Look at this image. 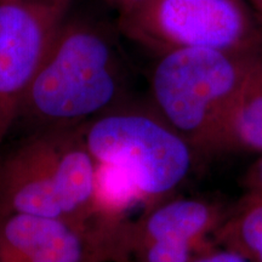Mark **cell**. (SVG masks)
Listing matches in <instances>:
<instances>
[{
    "mask_svg": "<svg viewBox=\"0 0 262 262\" xmlns=\"http://www.w3.org/2000/svg\"><path fill=\"white\" fill-rule=\"evenodd\" d=\"M125 64L106 33L63 24L29 85L18 122L32 131L75 127L125 103Z\"/></svg>",
    "mask_w": 262,
    "mask_h": 262,
    "instance_id": "cell-1",
    "label": "cell"
},
{
    "mask_svg": "<svg viewBox=\"0 0 262 262\" xmlns=\"http://www.w3.org/2000/svg\"><path fill=\"white\" fill-rule=\"evenodd\" d=\"M96 169L79 126L32 131L0 157V212L90 220Z\"/></svg>",
    "mask_w": 262,
    "mask_h": 262,
    "instance_id": "cell-2",
    "label": "cell"
},
{
    "mask_svg": "<svg viewBox=\"0 0 262 262\" xmlns=\"http://www.w3.org/2000/svg\"><path fill=\"white\" fill-rule=\"evenodd\" d=\"M79 130L94 159L125 178L143 209L176 194L201 156L152 106L125 102Z\"/></svg>",
    "mask_w": 262,
    "mask_h": 262,
    "instance_id": "cell-3",
    "label": "cell"
},
{
    "mask_svg": "<svg viewBox=\"0 0 262 262\" xmlns=\"http://www.w3.org/2000/svg\"><path fill=\"white\" fill-rule=\"evenodd\" d=\"M255 50L175 49L162 52L153 67L150 106L201 156L210 155L216 131Z\"/></svg>",
    "mask_w": 262,
    "mask_h": 262,
    "instance_id": "cell-4",
    "label": "cell"
},
{
    "mask_svg": "<svg viewBox=\"0 0 262 262\" xmlns=\"http://www.w3.org/2000/svg\"><path fill=\"white\" fill-rule=\"evenodd\" d=\"M130 28L162 52L191 48L248 52L262 47V28L241 0H145L135 6Z\"/></svg>",
    "mask_w": 262,
    "mask_h": 262,
    "instance_id": "cell-5",
    "label": "cell"
},
{
    "mask_svg": "<svg viewBox=\"0 0 262 262\" xmlns=\"http://www.w3.org/2000/svg\"><path fill=\"white\" fill-rule=\"evenodd\" d=\"M227 210L198 196L173 194L123 221L117 262H191L216 247Z\"/></svg>",
    "mask_w": 262,
    "mask_h": 262,
    "instance_id": "cell-6",
    "label": "cell"
},
{
    "mask_svg": "<svg viewBox=\"0 0 262 262\" xmlns=\"http://www.w3.org/2000/svg\"><path fill=\"white\" fill-rule=\"evenodd\" d=\"M66 2H0V148L17 124L29 85L63 25Z\"/></svg>",
    "mask_w": 262,
    "mask_h": 262,
    "instance_id": "cell-7",
    "label": "cell"
},
{
    "mask_svg": "<svg viewBox=\"0 0 262 262\" xmlns=\"http://www.w3.org/2000/svg\"><path fill=\"white\" fill-rule=\"evenodd\" d=\"M123 221L0 212V262H117Z\"/></svg>",
    "mask_w": 262,
    "mask_h": 262,
    "instance_id": "cell-8",
    "label": "cell"
},
{
    "mask_svg": "<svg viewBox=\"0 0 262 262\" xmlns=\"http://www.w3.org/2000/svg\"><path fill=\"white\" fill-rule=\"evenodd\" d=\"M262 155V47L251 54L244 80L216 131L212 153Z\"/></svg>",
    "mask_w": 262,
    "mask_h": 262,
    "instance_id": "cell-9",
    "label": "cell"
},
{
    "mask_svg": "<svg viewBox=\"0 0 262 262\" xmlns=\"http://www.w3.org/2000/svg\"><path fill=\"white\" fill-rule=\"evenodd\" d=\"M214 242L249 262H262V196L244 194L226 212Z\"/></svg>",
    "mask_w": 262,
    "mask_h": 262,
    "instance_id": "cell-10",
    "label": "cell"
},
{
    "mask_svg": "<svg viewBox=\"0 0 262 262\" xmlns=\"http://www.w3.org/2000/svg\"><path fill=\"white\" fill-rule=\"evenodd\" d=\"M245 195L262 196V155L251 164L243 178Z\"/></svg>",
    "mask_w": 262,
    "mask_h": 262,
    "instance_id": "cell-11",
    "label": "cell"
},
{
    "mask_svg": "<svg viewBox=\"0 0 262 262\" xmlns=\"http://www.w3.org/2000/svg\"><path fill=\"white\" fill-rule=\"evenodd\" d=\"M191 262H249L247 258L242 256L229 249L219 247L211 248L210 250L205 251L204 254L199 255Z\"/></svg>",
    "mask_w": 262,
    "mask_h": 262,
    "instance_id": "cell-12",
    "label": "cell"
},
{
    "mask_svg": "<svg viewBox=\"0 0 262 262\" xmlns=\"http://www.w3.org/2000/svg\"><path fill=\"white\" fill-rule=\"evenodd\" d=\"M248 5L262 28V0H248Z\"/></svg>",
    "mask_w": 262,
    "mask_h": 262,
    "instance_id": "cell-13",
    "label": "cell"
},
{
    "mask_svg": "<svg viewBox=\"0 0 262 262\" xmlns=\"http://www.w3.org/2000/svg\"><path fill=\"white\" fill-rule=\"evenodd\" d=\"M126 3H129L130 5H133V6H136V5H139L140 3H142V2H145V0H125Z\"/></svg>",
    "mask_w": 262,
    "mask_h": 262,
    "instance_id": "cell-14",
    "label": "cell"
},
{
    "mask_svg": "<svg viewBox=\"0 0 262 262\" xmlns=\"http://www.w3.org/2000/svg\"><path fill=\"white\" fill-rule=\"evenodd\" d=\"M0 2H2V0H0Z\"/></svg>",
    "mask_w": 262,
    "mask_h": 262,
    "instance_id": "cell-15",
    "label": "cell"
}]
</instances>
